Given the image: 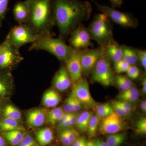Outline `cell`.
I'll return each instance as SVG.
<instances>
[{
  "label": "cell",
  "mask_w": 146,
  "mask_h": 146,
  "mask_svg": "<svg viewBox=\"0 0 146 146\" xmlns=\"http://www.w3.org/2000/svg\"><path fill=\"white\" fill-rule=\"evenodd\" d=\"M92 10L88 1L54 0L55 23L59 36L66 41L79 25L90 19Z\"/></svg>",
  "instance_id": "6da1fadb"
},
{
  "label": "cell",
  "mask_w": 146,
  "mask_h": 146,
  "mask_svg": "<svg viewBox=\"0 0 146 146\" xmlns=\"http://www.w3.org/2000/svg\"><path fill=\"white\" fill-rule=\"evenodd\" d=\"M29 9V17L25 25L36 36L43 34L54 35L55 26L54 0H25Z\"/></svg>",
  "instance_id": "7a4b0ae2"
},
{
  "label": "cell",
  "mask_w": 146,
  "mask_h": 146,
  "mask_svg": "<svg viewBox=\"0 0 146 146\" xmlns=\"http://www.w3.org/2000/svg\"><path fill=\"white\" fill-rule=\"evenodd\" d=\"M51 34H43L36 36V39L31 44L29 50L46 51L53 55L60 61L65 62L70 56L74 49L67 44L65 41L58 36L54 37Z\"/></svg>",
  "instance_id": "3957f363"
},
{
  "label": "cell",
  "mask_w": 146,
  "mask_h": 146,
  "mask_svg": "<svg viewBox=\"0 0 146 146\" xmlns=\"http://www.w3.org/2000/svg\"><path fill=\"white\" fill-rule=\"evenodd\" d=\"M110 18L105 13H98L95 15L91 22L88 31L92 40L104 47L113 38V29Z\"/></svg>",
  "instance_id": "277c9868"
},
{
  "label": "cell",
  "mask_w": 146,
  "mask_h": 146,
  "mask_svg": "<svg viewBox=\"0 0 146 146\" xmlns=\"http://www.w3.org/2000/svg\"><path fill=\"white\" fill-rule=\"evenodd\" d=\"M111 63L104 50L91 72V80L105 86L112 85L114 83L115 76Z\"/></svg>",
  "instance_id": "5b68a950"
},
{
  "label": "cell",
  "mask_w": 146,
  "mask_h": 146,
  "mask_svg": "<svg viewBox=\"0 0 146 146\" xmlns=\"http://www.w3.org/2000/svg\"><path fill=\"white\" fill-rule=\"evenodd\" d=\"M97 8L102 13H105L110 21L125 28L136 29L138 26V19L132 13L117 10L112 7L103 5L92 0Z\"/></svg>",
  "instance_id": "8992f818"
},
{
  "label": "cell",
  "mask_w": 146,
  "mask_h": 146,
  "mask_svg": "<svg viewBox=\"0 0 146 146\" xmlns=\"http://www.w3.org/2000/svg\"><path fill=\"white\" fill-rule=\"evenodd\" d=\"M36 36L25 24H18L12 28L5 39L9 44L20 49L27 44L35 41Z\"/></svg>",
  "instance_id": "52a82bcc"
},
{
  "label": "cell",
  "mask_w": 146,
  "mask_h": 146,
  "mask_svg": "<svg viewBox=\"0 0 146 146\" xmlns=\"http://www.w3.org/2000/svg\"><path fill=\"white\" fill-rule=\"evenodd\" d=\"M4 48L0 52V73L11 72L24 59L19 49L11 46L5 40Z\"/></svg>",
  "instance_id": "ba28073f"
},
{
  "label": "cell",
  "mask_w": 146,
  "mask_h": 146,
  "mask_svg": "<svg viewBox=\"0 0 146 146\" xmlns=\"http://www.w3.org/2000/svg\"><path fill=\"white\" fill-rule=\"evenodd\" d=\"M69 46L74 50H84L93 46L92 39L88 28L81 23L70 35Z\"/></svg>",
  "instance_id": "9c48e42d"
},
{
  "label": "cell",
  "mask_w": 146,
  "mask_h": 146,
  "mask_svg": "<svg viewBox=\"0 0 146 146\" xmlns=\"http://www.w3.org/2000/svg\"><path fill=\"white\" fill-rule=\"evenodd\" d=\"M71 95L79 101L82 105L87 108L95 107L96 105V103L91 96L89 82L85 78H82L74 84Z\"/></svg>",
  "instance_id": "30bf717a"
},
{
  "label": "cell",
  "mask_w": 146,
  "mask_h": 146,
  "mask_svg": "<svg viewBox=\"0 0 146 146\" xmlns=\"http://www.w3.org/2000/svg\"><path fill=\"white\" fill-rule=\"evenodd\" d=\"M104 52V48L100 46L96 48H87L82 50L80 56V62L82 75L88 76L91 74L97 61Z\"/></svg>",
  "instance_id": "8fae6325"
},
{
  "label": "cell",
  "mask_w": 146,
  "mask_h": 146,
  "mask_svg": "<svg viewBox=\"0 0 146 146\" xmlns=\"http://www.w3.org/2000/svg\"><path fill=\"white\" fill-rule=\"evenodd\" d=\"M82 50H74L70 57L65 61V65L70 77L72 83L75 84L82 78L80 56Z\"/></svg>",
  "instance_id": "7c38bea8"
},
{
  "label": "cell",
  "mask_w": 146,
  "mask_h": 146,
  "mask_svg": "<svg viewBox=\"0 0 146 146\" xmlns=\"http://www.w3.org/2000/svg\"><path fill=\"white\" fill-rule=\"evenodd\" d=\"M124 128L121 118L113 112L102 119L99 128L101 134L103 135L119 133Z\"/></svg>",
  "instance_id": "4fadbf2b"
},
{
  "label": "cell",
  "mask_w": 146,
  "mask_h": 146,
  "mask_svg": "<svg viewBox=\"0 0 146 146\" xmlns=\"http://www.w3.org/2000/svg\"><path fill=\"white\" fill-rule=\"evenodd\" d=\"M72 82L65 65H62L55 74L52 80L53 86L59 91H64L69 89Z\"/></svg>",
  "instance_id": "5bb4252c"
},
{
  "label": "cell",
  "mask_w": 146,
  "mask_h": 146,
  "mask_svg": "<svg viewBox=\"0 0 146 146\" xmlns=\"http://www.w3.org/2000/svg\"><path fill=\"white\" fill-rule=\"evenodd\" d=\"M103 48L111 63H115L122 59V45L120 44L114 39L110 41Z\"/></svg>",
  "instance_id": "9a60e30c"
},
{
  "label": "cell",
  "mask_w": 146,
  "mask_h": 146,
  "mask_svg": "<svg viewBox=\"0 0 146 146\" xmlns=\"http://www.w3.org/2000/svg\"><path fill=\"white\" fill-rule=\"evenodd\" d=\"M14 19L19 24H25L29 17V9L28 4L25 0L18 1L14 5L13 9Z\"/></svg>",
  "instance_id": "2e32d148"
},
{
  "label": "cell",
  "mask_w": 146,
  "mask_h": 146,
  "mask_svg": "<svg viewBox=\"0 0 146 146\" xmlns=\"http://www.w3.org/2000/svg\"><path fill=\"white\" fill-rule=\"evenodd\" d=\"M46 117V115L44 110L35 108L27 112V122L31 127H38L44 124Z\"/></svg>",
  "instance_id": "e0dca14e"
},
{
  "label": "cell",
  "mask_w": 146,
  "mask_h": 146,
  "mask_svg": "<svg viewBox=\"0 0 146 146\" xmlns=\"http://www.w3.org/2000/svg\"><path fill=\"white\" fill-rule=\"evenodd\" d=\"M13 86V78L11 72L0 73V98L7 96Z\"/></svg>",
  "instance_id": "ac0fdd59"
},
{
  "label": "cell",
  "mask_w": 146,
  "mask_h": 146,
  "mask_svg": "<svg viewBox=\"0 0 146 146\" xmlns=\"http://www.w3.org/2000/svg\"><path fill=\"white\" fill-rule=\"evenodd\" d=\"M60 95L54 89L47 90L44 94L42 99V104L49 108L56 107L61 101Z\"/></svg>",
  "instance_id": "d6986e66"
},
{
  "label": "cell",
  "mask_w": 146,
  "mask_h": 146,
  "mask_svg": "<svg viewBox=\"0 0 146 146\" xmlns=\"http://www.w3.org/2000/svg\"><path fill=\"white\" fill-rule=\"evenodd\" d=\"M35 135L39 145L42 146L49 145L54 139L52 130L48 127L44 128L36 131Z\"/></svg>",
  "instance_id": "ffe728a7"
},
{
  "label": "cell",
  "mask_w": 146,
  "mask_h": 146,
  "mask_svg": "<svg viewBox=\"0 0 146 146\" xmlns=\"http://www.w3.org/2000/svg\"><path fill=\"white\" fill-rule=\"evenodd\" d=\"M140 96L139 91L135 87H131L129 89L123 91L118 95L117 98L119 101H124L134 103L137 101Z\"/></svg>",
  "instance_id": "44dd1931"
},
{
  "label": "cell",
  "mask_w": 146,
  "mask_h": 146,
  "mask_svg": "<svg viewBox=\"0 0 146 146\" xmlns=\"http://www.w3.org/2000/svg\"><path fill=\"white\" fill-rule=\"evenodd\" d=\"M24 129L20 125L19 122L14 119L4 117L0 121V130L5 132L14 130L22 131Z\"/></svg>",
  "instance_id": "7402d4cb"
},
{
  "label": "cell",
  "mask_w": 146,
  "mask_h": 146,
  "mask_svg": "<svg viewBox=\"0 0 146 146\" xmlns=\"http://www.w3.org/2000/svg\"><path fill=\"white\" fill-rule=\"evenodd\" d=\"M122 59L130 65H136L138 62L137 49L122 45Z\"/></svg>",
  "instance_id": "603a6c76"
},
{
  "label": "cell",
  "mask_w": 146,
  "mask_h": 146,
  "mask_svg": "<svg viewBox=\"0 0 146 146\" xmlns=\"http://www.w3.org/2000/svg\"><path fill=\"white\" fill-rule=\"evenodd\" d=\"M93 115L91 111H84L79 115L76 125L80 131L84 132L87 131L90 119Z\"/></svg>",
  "instance_id": "cb8c5ba5"
},
{
  "label": "cell",
  "mask_w": 146,
  "mask_h": 146,
  "mask_svg": "<svg viewBox=\"0 0 146 146\" xmlns=\"http://www.w3.org/2000/svg\"><path fill=\"white\" fill-rule=\"evenodd\" d=\"M4 136L11 145H18L25 137L22 130H14L5 132Z\"/></svg>",
  "instance_id": "d4e9b609"
},
{
  "label": "cell",
  "mask_w": 146,
  "mask_h": 146,
  "mask_svg": "<svg viewBox=\"0 0 146 146\" xmlns=\"http://www.w3.org/2000/svg\"><path fill=\"white\" fill-rule=\"evenodd\" d=\"M65 113L62 108H54L48 114V121L50 124L54 125L58 123Z\"/></svg>",
  "instance_id": "484cf974"
},
{
  "label": "cell",
  "mask_w": 146,
  "mask_h": 146,
  "mask_svg": "<svg viewBox=\"0 0 146 146\" xmlns=\"http://www.w3.org/2000/svg\"><path fill=\"white\" fill-rule=\"evenodd\" d=\"M123 133H117L109 134L106 137V143L108 146H120L125 139Z\"/></svg>",
  "instance_id": "4316f807"
},
{
  "label": "cell",
  "mask_w": 146,
  "mask_h": 146,
  "mask_svg": "<svg viewBox=\"0 0 146 146\" xmlns=\"http://www.w3.org/2000/svg\"><path fill=\"white\" fill-rule=\"evenodd\" d=\"M4 117H9L20 122L22 119V115L20 110L12 105L6 106L3 110Z\"/></svg>",
  "instance_id": "83f0119b"
},
{
  "label": "cell",
  "mask_w": 146,
  "mask_h": 146,
  "mask_svg": "<svg viewBox=\"0 0 146 146\" xmlns=\"http://www.w3.org/2000/svg\"><path fill=\"white\" fill-rule=\"evenodd\" d=\"M95 108L96 115L100 119L105 117L114 112L112 106L107 103L98 105Z\"/></svg>",
  "instance_id": "f1b7e54d"
},
{
  "label": "cell",
  "mask_w": 146,
  "mask_h": 146,
  "mask_svg": "<svg viewBox=\"0 0 146 146\" xmlns=\"http://www.w3.org/2000/svg\"><path fill=\"white\" fill-rule=\"evenodd\" d=\"M100 119L96 115H93L90 119L87 131L88 136L90 138H93L96 134L99 125Z\"/></svg>",
  "instance_id": "f546056e"
},
{
  "label": "cell",
  "mask_w": 146,
  "mask_h": 146,
  "mask_svg": "<svg viewBox=\"0 0 146 146\" xmlns=\"http://www.w3.org/2000/svg\"><path fill=\"white\" fill-rule=\"evenodd\" d=\"M9 1L10 0H0V28L2 27L3 22L6 16Z\"/></svg>",
  "instance_id": "4dcf8cb0"
},
{
  "label": "cell",
  "mask_w": 146,
  "mask_h": 146,
  "mask_svg": "<svg viewBox=\"0 0 146 146\" xmlns=\"http://www.w3.org/2000/svg\"><path fill=\"white\" fill-rule=\"evenodd\" d=\"M114 64L115 71L119 74L126 73L130 66V65L127 62L123 59L114 63Z\"/></svg>",
  "instance_id": "1f68e13d"
},
{
  "label": "cell",
  "mask_w": 146,
  "mask_h": 146,
  "mask_svg": "<svg viewBox=\"0 0 146 146\" xmlns=\"http://www.w3.org/2000/svg\"><path fill=\"white\" fill-rule=\"evenodd\" d=\"M78 114L76 112H74L71 115L70 117L63 124L61 125L60 126L58 127L60 129H66L70 128L72 126L76 125L78 118Z\"/></svg>",
  "instance_id": "d6a6232c"
},
{
  "label": "cell",
  "mask_w": 146,
  "mask_h": 146,
  "mask_svg": "<svg viewBox=\"0 0 146 146\" xmlns=\"http://www.w3.org/2000/svg\"><path fill=\"white\" fill-rule=\"evenodd\" d=\"M126 73L128 78L134 80L137 79L140 76V69L136 65H130Z\"/></svg>",
  "instance_id": "836d02e7"
},
{
  "label": "cell",
  "mask_w": 146,
  "mask_h": 146,
  "mask_svg": "<svg viewBox=\"0 0 146 146\" xmlns=\"http://www.w3.org/2000/svg\"><path fill=\"white\" fill-rule=\"evenodd\" d=\"M136 132L138 134L144 135L146 133V118L142 117L138 120L136 125Z\"/></svg>",
  "instance_id": "e575fe53"
},
{
  "label": "cell",
  "mask_w": 146,
  "mask_h": 146,
  "mask_svg": "<svg viewBox=\"0 0 146 146\" xmlns=\"http://www.w3.org/2000/svg\"><path fill=\"white\" fill-rule=\"evenodd\" d=\"M112 107L114 112L121 118L126 117H128L125 109L120 105L119 104L117 101H114L112 103Z\"/></svg>",
  "instance_id": "d590c367"
},
{
  "label": "cell",
  "mask_w": 146,
  "mask_h": 146,
  "mask_svg": "<svg viewBox=\"0 0 146 146\" xmlns=\"http://www.w3.org/2000/svg\"><path fill=\"white\" fill-rule=\"evenodd\" d=\"M16 146H39L31 135L25 136L20 143Z\"/></svg>",
  "instance_id": "8d00e7d4"
},
{
  "label": "cell",
  "mask_w": 146,
  "mask_h": 146,
  "mask_svg": "<svg viewBox=\"0 0 146 146\" xmlns=\"http://www.w3.org/2000/svg\"><path fill=\"white\" fill-rule=\"evenodd\" d=\"M66 131L68 135L69 141L71 146L74 143V142L79 137V133L75 129L72 128L66 129Z\"/></svg>",
  "instance_id": "74e56055"
},
{
  "label": "cell",
  "mask_w": 146,
  "mask_h": 146,
  "mask_svg": "<svg viewBox=\"0 0 146 146\" xmlns=\"http://www.w3.org/2000/svg\"><path fill=\"white\" fill-rule=\"evenodd\" d=\"M138 62L140 63L142 68L146 70V51L145 50L137 49Z\"/></svg>",
  "instance_id": "f35d334b"
},
{
  "label": "cell",
  "mask_w": 146,
  "mask_h": 146,
  "mask_svg": "<svg viewBox=\"0 0 146 146\" xmlns=\"http://www.w3.org/2000/svg\"><path fill=\"white\" fill-rule=\"evenodd\" d=\"M63 109L65 113L74 112L73 110V98L71 95L65 100Z\"/></svg>",
  "instance_id": "ab89813d"
},
{
  "label": "cell",
  "mask_w": 146,
  "mask_h": 146,
  "mask_svg": "<svg viewBox=\"0 0 146 146\" xmlns=\"http://www.w3.org/2000/svg\"><path fill=\"white\" fill-rule=\"evenodd\" d=\"M117 102L119 104L125 109L129 116L131 114L132 111L135 110L136 108L135 105L133 104V103L119 101H118Z\"/></svg>",
  "instance_id": "60d3db41"
},
{
  "label": "cell",
  "mask_w": 146,
  "mask_h": 146,
  "mask_svg": "<svg viewBox=\"0 0 146 146\" xmlns=\"http://www.w3.org/2000/svg\"><path fill=\"white\" fill-rule=\"evenodd\" d=\"M115 78L119 79L123 84L128 88L129 89L131 87H132L133 85V83L131 80L125 76L122 75H118L115 76Z\"/></svg>",
  "instance_id": "b9f144b4"
},
{
  "label": "cell",
  "mask_w": 146,
  "mask_h": 146,
  "mask_svg": "<svg viewBox=\"0 0 146 146\" xmlns=\"http://www.w3.org/2000/svg\"><path fill=\"white\" fill-rule=\"evenodd\" d=\"M60 141L64 146H71L66 129H63L59 135Z\"/></svg>",
  "instance_id": "7bdbcfd3"
},
{
  "label": "cell",
  "mask_w": 146,
  "mask_h": 146,
  "mask_svg": "<svg viewBox=\"0 0 146 146\" xmlns=\"http://www.w3.org/2000/svg\"><path fill=\"white\" fill-rule=\"evenodd\" d=\"M87 146H108L106 142L98 140L97 141H88L87 142Z\"/></svg>",
  "instance_id": "ee69618b"
},
{
  "label": "cell",
  "mask_w": 146,
  "mask_h": 146,
  "mask_svg": "<svg viewBox=\"0 0 146 146\" xmlns=\"http://www.w3.org/2000/svg\"><path fill=\"white\" fill-rule=\"evenodd\" d=\"M87 142L83 137H79L71 146H87Z\"/></svg>",
  "instance_id": "f6af8a7d"
},
{
  "label": "cell",
  "mask_w": 146,
  "mask_h": 146,
  "mask_svg": "<svg viewBox=\"0 0 146 146\" xmlns=\"http://www.w3.org/2000/svg\"><path fill=\"white\" fill-rule=\"evenodd\" d=\"M73 110H74V112H76L80 111L81 110L82 107V104L80 102L78 101V100L74 98V97H73Z\"/></svg>",
  "instance_id": "bcb514c9"
},
{
  "label": "cell",
  "mask_w": 146,
  "mask_h": 146,
  "mask_svg": "<svg viewBox=\"0 0 146 146\" xmlns=\"http://www.w3.org/2000/svg\"><path fill=\"white\" fill-rule=\"evenodd\" d=\"M112 7L114 8H119L123 5V0H109Z\"/></svg>",
  "instance_id": "7dc6e473"
},
{
  "label": "cell",
  "mask_w": 146,
  "mask_h": 146,
  "mask_svg": "<svg viewBox=\"0 0 146 146\" xmlns=\"http://www.w3.org/2000/svg\"><path fill=\"white\" fill-rule=\"evenodd\" d=\"M142 92L144 95L146 94V77H144L142 80Z\"/></svg>",
  "instance_id": "c3c4849f"
},
{
  "label": "cell",
  "mask_w": 146,
  "mask_h": 146,
  "mask_svg": "<svg viewBox=\"0 0 146 146\" xmlns=\"http://www.w3.org/2000/svg\"><path fill=\"white\" fill-rule=\"evenodd\" d=\"M141 109L144 112H146V101L145 100L142 101L141 102Z\"/></svg>",
  "instance_id": "681fc988"
},
{
  "label": "cell",
  "mask_w": 146,
  "mask_h": 146,
  "mask_svg": "<svg viewBox=\"0 0 146 146\" xmlns=\"http://www.w3.org/2000/svg\"><path fill=\"white\" fill-rule=\"evenodd\" d=\"M5 141L3 138L0 136V146H5Z\"/></svg>",
  "instance_id": "f907efd6"
},
{
  "label": "cell",
  "mask_w": 146,
  "mask_h": 146,
  "mask_svg": "<svg viewBox=\"0 0 146 146\" xmlns=\"http://www.w3.org/2000/svg\"><path fill=\"white\" fill-rule=\"evenodd\" d=\"M5 45V43L4 41H3V42L0 44V52L2 51L3 49L4 48Z\"/></svg>",
  "instance_id": "816d5d0a"
},
{
  "label": "cell",
  "mask_w": 146,
  "mask_h": 146,
  "mask_svg": "<svg viewBox=\"0 0 146 146\" xmlns=\"http://www.w3.org/2000/svg\"><path fill=\"white\" fill-rule=\"evenodd\" d=\"M143 1H145V0H143Z\"/></svg>",
  "instance_id": "f5cc1de1"
}]
</instances>
